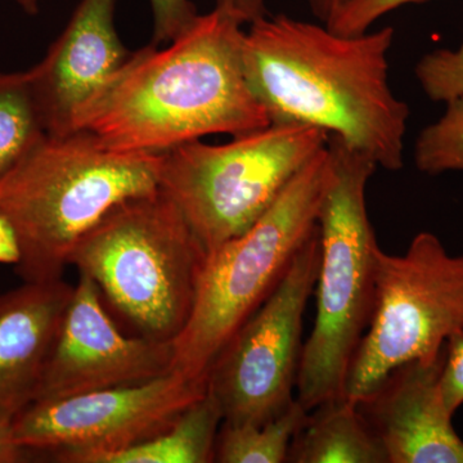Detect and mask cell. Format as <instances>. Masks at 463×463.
Returning a JSON list of instances; mask_svg holds the SVG:
<instances>
[{
  "label": "cell",
  "instance_id": "obj_18",
  "mask_svg": "<svg viewBox=\"0 0 463 463\" xmlns=\"http://www.w3.org/2000/svg\"><path fill=\"white\" fill-rule=\"evenodd\" d=\"M307 411L298 399L279 416L261 425L222 423L215 444L214 462L283 463Z\"/></svg>",
  "mask_w": 463,
  "mask_h": 463
},
{
  "label": "cell",
  "instance_id": "obj_28",
  "mask_svg": "<svg viewBox=\"0 0 463 463\" xmlns=\"http://www.w3.org/2000/svg\"><path fill=\"white\" fill-rule=\"evenodd\" d=\"M18 5L29 14H38V0H17Z\"/></svg>",
  "mask_w": 463,
  "mask_h": 463
},
{
  "label": "cell",
  "instance_id": "obj_14",
  "mask_svg": "<svg viewBox=\"0 0 463 463\" xmlns=\"http://www.w3.org/2000/svg\"><path fill=\"white\" fill-rule=\"evenodd\" d=\"M75 286L24 282L0 295V423L9 428L35 402Z\"/></svg>",
  "mask_w": 463,
  "mask_h": 463
},
{
  "label": "cell",
  "instance_id": "obj_12",
  "mask_svg": "<svg viewBox=\"0 0 463 463\" xmlns=\"http://www.w3.org/2000/svg\"><path fill=\"white\" fill-rule=\"evenodd\" d=\"M116 0H81L45 57L30 69L48 136L72 132L75 116L133 56L115 27Z\"/></svg>",
  "mask_w": 463,
  "mask_h": 463
},
{
  "label": "cell",
  "instance_id": "obj_25",
  "mask_svg": "<svg viewBox=\"0 0 463 463\" xmlns=\"http://www.w3.org/2000/svg\"><path fill=\"white\" fill-rule=\"evenodd\" d=\"M21 260L17 232L7 216L0 212V264L16 265Z\"/></svg>",
  "mask_w": 463,
  "mask_h": 463
},
{
  "label": "cell",
  "instance_id": "obj_17",
  "mask_svg": "<svg viewBox=\"0 0 463 463\" xmlns=\"http://www.w3.org/2000/svg\"><path fill=\"white\" fill-rule=\"evenodd\" d=\"M47 136L30 70L0 71V179Z\"/></svg>",
  "mask_w": 463,
  "mask_h": 463
},
{
  "label": "cell",
  "instance_id": "obj_10",
  "mask_svg": "<svg viewBox=\"0 0 463 463\" xmlns=\"http://www.w3.org/2000/svg\"><path fill=\"white\" fill-rule=\"evenodd\" d=\"M207 392V385L172 373L137 385L35 402L9 426L21 449L52 453L58 462L96 457L156 437Z\"/></svg>",
  "mask_w": 463,
  "mask_h": 463
},
{
  "label": "cell",
  "instance_id": "obj_1",
  "mask_svg": "<svg viewBox=\"0 0 463 463\" xmlns=\"http://www.w3.org/2000/svg\"><path fill=\"white\" fill-rule=\"evenodd\" d=\"M242 26L214 8L164 50L133 52L78 112L72 132L121 154H164L210 134L264 129L272 121L246 80Z\"/></svg>",
  "mask_w": 463,
  "mask_h": 463
},
{
  "label": "cell",
  "instance_id": "obj_24",
  "mask_svg": "<svg viewBox=\"0 0 463 463\" xmlns=\"http://www.w3.org/2000/svg\"><path fill=\"white\" fill-rule=\"evenodd\" d=\"M268 2L269 0H215L214 8L236 18L242 25H251L255 21L268 16Z\"/></svg>",
  "mask_w": 463,
  "mask_h": 463
},
{
  "label": "cell",
  "instance_id": "obj_20",
  "mask_svg": "<svg viewBox=\"0 0 463 463\" xmlns=\"http://www.w3.org/2000/svg\"><path fill=\"white\" fill-rule=\"evenodd\" d=\"M426 96L435 102L463 97V43L456 51L437 50L425 54L414 69Z\"/></svg>",
  "mask_w": 463,
  "mask_h": 463
},
{
  "label": "cell",
  "instance_id": "obj_22",
  "mask_svg": "<svg viewBox=\"0 0 463 463\" xmlns=\"http://www.w3.org/2000/svg\"><path fill=\"white\" fill-rule=\"evenodd\" d=\"M154 16L151 44L169 43L194 25L200 16L191 0H149Z\"/></svg>",
  "mask_w": 463,
  "mask_h": 463
},
{
  "label": "cell",
  "instance_id": "obj_4",
  "mask_svg": "<svg viewBox=\"0 0 463 463\" xmlns=\"http://www.w3.org/2000/svg\"><path fill=\"white\" fill-rule=\"evenodd\" d=\"M327 146L332 179L318 218L316 321L297 381V399L307 412L346 397L350 365L373 317L380 251L365 205L376 163L337 137L328 136Z\"/></svg>",
  "mask_w": 463,
  "mask_h": 463
},
{
  "label": "cell",
  "instance_id": "obj_6",
  "mask_svg": "<svg viewBox=\"0 0 463 463\" xmlns=\"http://www.w3.org/2000/svg\"><path fill=\"white\" fill-rule=\"evenodd\" d=\"M206 259L182 210L158 188L114 207L79 241L69 265L142 336L173 343L190 319Z\"/></svg>",
  "mask_w": 463,
  "mask_h": 463
},
{
  "label": "cell",
  "instance_id": "obj_15",
  "mask_svg": "<svg viewBox=\"0 0 463 463\" xmlns=\"http://www.w3.org/2000/svg\"><path fill=\"white\" fill-rule=\"evenodd\" d=\"M307 412L289 447V463H389L358 403L344 397Z\"/></svg>",
  "mask_w": 463,
  "mask_h": 463
},
{
  "label": "cell",
  "instance_id": "obj_23",
  "mask_svg": "<svg viewBox=\"0 0 463 463\" xmlns=\"http://www.w3.org/2000/svg\"><path fill=\"white\" fill-rule=\"evenodd\" d=\"M440 392L448 412L455 416L463 404V330L456 332L447 341Z\"/></svg>",
  "mask_w": 463,
  "mask_h": 463
},
{
  "label": "cell",
  "instance_id": "obj_27",
  "mask_svg": "<svg viewBox=\"0 0 463 463\" xmlns=\"http://www.w3.org/2000/svg\"><path fill=\"white\" fill-rule=\"evenodd\" d=\"M25 450L14 443L9 428L0 423V463L20 462L25 456Z\"/></svg>",
  "mask_w": 463,
  "mask_h": 463
},
{
  "label": "cell",
  "instance_id": "obj_21",
  "mask_svg": "<svg viewBox=\"0 0 463 463\" xmlns=\"http://www.w3.org/2000/svg\"><path fill=\"white\" fill-rule=\"evenodd\" d=\"M421 2L426 0H354L326 26L341 35H359L371 30L377 20L390 12Z\"/></svg>",
  "mask_w": 463,
  "mask_h": 463
},
{
  "label": "cell",
  "instance_id": "obj_3",
  "mask_svg": "<svg viewBox=\"0 0 463 463\" xmlns=\"http://www.w3.org/2000/svg\"><path fill=\"white\" fill-rule=\"evenodd\" d=\"M161 154H121L85 130L47 136L0 179L24 282L62 279L70 255L114 207L160 188Z\"/></svg>",
  "mask_w": 463,
  "mask_h": 463
},
{
  "label": "cell",
  "instance_id": "obj_16",
  "mask_svg": "<svg viewBox=\"0 0 463 463\" xmlns=\"http://www.w3.org/2000/svg\"><path fill=\"white\" fill-rule=\"evenodd\" d=\"M223 413L214 395H205L179 414L156 437L125 449L96 457L91 463H210Z\"/></svg>",
  "mask_w": 463,
  "mask_h": 463
},
{
  "label": "cell",
  "instance_id": "obj_5",
  "mask_svg": "<svg viewBox=\"0 0 463 463\" xmlns=\"http://www.w3.org/2000/svg\"><path fill=\"white\" fill-rule=\"evenodd\" d=\"M331 179L326 146L248 231L207 255L190 319L173 341L172 371L207 385L216 359L318 228Z\"/></svg>",
  "mask_w": 463,
  "mask_h": 463
},
{
  "label": "cell",
  "instance_id": "obj_9",
  "mask_svg": "<svg viewBox=\"0 0 463 463\" xmlns=\"http://www.w3.org/2000/svg\"><path fill=\"white\" fill-rule=\"evenodd\" d=\"M319 260L318 227L267 300L216 359L207 390L221 405L223 422L261 425L297 399L304 313L316 288Z\"/></svg>",
  "mask_w": 463,
  "mask_h": 463
},
{
  "label": "cell",
  "instance_id": "obj_19",
  "mask_svg": "<svg viewBox=\"0 0 463 463\" xmlns=\"http://www.w3.org/2000/svg\"><path fill=\"white\" fill-rule=\"evenodd\" d=\"M414 163L420 172L438 175L463 172V97L447 103L437 123L420 133L414 146Z\"/></svg>",
  "mask_w": 463,
  "mask_h": 463
},
{
  "label": "cell",
  "instance_id": "obj_7",
  "mask_svg": "<svg viewBox=\"0 0 463 463\" xmlns=\"http://www.w3.org/2000/svg\"><path fill=\"white\" fill-rule=\"evenodd\" d=\"M328 136L309 125L272 123L225 145L183 143L161 154L160 188L209 255L248 231Z\"/></svg>",
  "mask_w": 463,
  "mask_h": 463
},
{
  "label": "cell",
  "instance_id": "obj_26",
  "mask_svg": "<svg viewBox=\"0 0 463 463\" xmlns=\"http://www.w3.org/2000/svg\"><path fill=\"white\" fill-rule=\"evenodd\" d=\"M313 16L321 24L328 23L354 0H307Z\"/></svg>",
  "mask_w": 463,
  "mask_h": 463
},
{
  "label": "cell",
  "instance_id": "obj_11",
  "mask_svg": "<svg viewBox=\"0 0 463 463\" xmlns=\"http://www.w3.org/2000/svg\"><path fill=\"white\" fill-rule=\"evenodd\" d=\"M100 295L99 286L80 273L35 402L137 385L172 373L173 343L125 336Z\"/></svg>",
  "mask_w": 463,
  "mask_h": 463
},
{
  "label": "cell",
  "instance_id": "obj_2",
  "mask_svg": "<svg viewBox=\"0 0 463 463\" xmlns=\"http://www.w3.org/2000/svg\"><path fill=\"white\" fill-rule=\"evenodd\" d=\"M390 26L341 35L279 14L245 33L243 69L272 123L309 125L392 172L403 167L410 109L389 83Z\"/></svg>",
  "mask_w": 463,
  "mask_h": 463
},
{
  "label": "cell",
  "instance_id": "obj_13",
  "mask_svg": "<svg viewBox=\"0 0 463 463\" xmlns=\"http://www.w3.org/2000/svg\"><path fill=\"white\" fill-rule=\"evenodd\" d=\"M444 355L402 365L356 402L389 463H463V440L441 398Z\"/></svg>",
  "mask_w": 463,
  "mask_h": 463
},
{
  "label": "cell",
  "instance_id": "obj_8",
  "mask_svg": "<svg viewBox=\"0 0 463 463\" xmlns=\"http://www.w3.org/2000/svg\"><path fill=\"white\" fill-rule=\"evenodd\" d=\"M463 330V255L452 257L430 232L405 254L380 249L370 325L350 365L346 397L358 402L402 365L432 362Z\"/></svg>",
  "mask_w": 463,
  "mask_h": 463
}]
</instances>
